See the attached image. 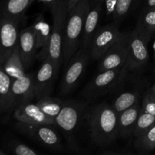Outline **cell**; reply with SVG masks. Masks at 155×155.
Listing matches in <instances>:
<instances>
[{"mask_svg":"<svg viewBox=\"0 0 155 155\" xmlns=\"http://www.w3.org/2000/svg\"><path fill=\"white\" fill-rule=\"evenodd\" d=\"M89 123L91 137L96 145L107 146L118 137V114L106 102L92 109Z\"/></svg>","mask_w":155,"mask_h":155,"instance_id":"obj_1","label":"cell"},{"mask_svg":"<svg viewBox=\"0 0 155 155\" xmlns=\"http://www.w3.org/2000/svg\"><path fill=\"white\" fill-rule=\"evenodd\" d=\"M90 8V0H80L71 10L68 11L64 29L63 63L65 65L79 49L85 20Z\"/></svg>","mask_w":155,"mask_h":155,"instance_id":"obj_2","label":"cell"},{"mask_svg":"<svg viewBox=\"0 0 155 155\" xmlns=\"http://www.w3.org/2000/svg\"><path fill=\"white\" fill-rule=\"evenodd\" d=\"M49 8L53 19V26L49 42L46 47L37 54L36 58L42 61L45 58H48L54 63L57 71H59L63 62L62 46L64 29L68 14V0H61Z\"/></svg>","mask_w":155,"mask_h":155,"instance_id":"obj_3","label":"cell"},{"mask_svg":"<svg viewBox=\"0 0 155 155\" xmlns=\"http://www.w3.org/2000/svg\"><path fill=\"white\" fill-rule=\"evenodd\" d=\"M127 67L129 71L140 70L146 65L149 58L148 39H145L137 29L124 33Z\"/></svg>","mask_w":155,"mask_h":155,"instance_id":"obj_4","label":"cell"},{"mask_svg":"<svg viewBox=\"0 0 155 155\" xmlns=\"http://www.w3.org/2000/svg\"><path fill=\"white\" fill-rule=\"evenodd\" d=\"M129 71L127 66L116 69L101 71L86 87L84 96L87 98H95L113 90L124 80Z\"/></svg>","mask_w":155,"mask_h":155,"instance_id":"obj_5","label":"cell"},{"mask_svg":"<svg viewBox=\"0 0 155 155\" xmlns=\"http://www.w3.org/2000/svg\"><path fill=\"white\" fill-rule=\"evenodd\" d=\"M53 127L48 124H28L21 121H18L15 124V128L21 134L48 149L58 151L61 148V143L58 134Z\"/></svg>","mask_w":155,"mask_h":155,"instance_id":"obj_6","label":"cell"},{"mask_svg":"<svg viewBox=\"0 0 155 155\" xmlns=\"http://www.w3.org/2000/svg\"><path fill=\"white\" fill-rule=\"evenodd\" d=\"M89 58V50L83 47H80L75 54L71 57L67 64L66 71L61 83V95L63 96L67 95L76 87L82 75L85 72Z\"/></svg>","mask_w":155,"mask_h":155,"instance_id":"obj_7","label":"cell"},{"mask_svg":"<svg viewBox=\"0 0 155 155\" xmlns=\"http://www.w3.org/2000/svg\"><path fill=\"white\" fill-rule=\"evenodd\" d=\"M21 18L0 12V64L2 65L19 42V23Z\"/></svg>","mask_w":155,"mask_h":155,"instance_id":"obj_8","label":"cell"},{"mask_svg":"<svg viewBox=\"0 0 155 155\" xmlns=\"http://www.w3.org/2000/svg\"><path fill=\"white\" fill-rule=\"evenodd\" d=\"M58 72L48 58L42 60L40 68L33 76V89L36 100L51 95Z\"/></svg>","mask_w":155,"mask_h":155,"instance_id":"obj_9","label":"cell"},{"mask_svg":"<svg viewBox=\"0 0 155 155\" xmlns=\"http://www.w3.org/2000/svg\"><path fill=\"white\" fill-rule=\"evenodd\" d=\"M120 33L119 24L114 22L98 28L92 38L89 48L91 58L99 60L106 51L116 42Z\"/></svg>","mask_w":155,"mask_h":155,"instance_id":"obj_10","label":"cell"},{"mask_svg":"<svg viewBox=\"0 0 155 155\" xmlns=\"http://www.w3.org/2000/svg\"><path fill=\"white\" fill-rule=\"evenodd\" d=\"M86 105L75 101H65L60 113L55 117V125L67 133L77 129L83 117Z\"/></svg>","mask_w":155,"mask_h":155,"instance_id":"obj_11","label":"cell"},{"mask_svg":"<svg viewBox=\"0 0 155 155\" xmlns=\"http://www.w3.org/2000/svg\"><path fill=\"white\" fill-rule=\"evenodd\" d=\"M124 66H127V50L124 33L121 32L116 42L100 58L98 71L101 72Z\"/></svg>","mask_w":155,"mask_h":155,"instance_id":"obj_12","label":"cell"},{"mask_svg":"<svg viewBox=\"0 0 155 155\" xmlns=\"http://www.w3.org/2000/svg\"><path fill=\"white\" fill-rule=\"evenodd\" d=\"M33 74H26L19 79L12 80L11 90V110L20 104L31 101L34 96Z\"/></svg>","mask_w":155,"mask_h":155,"instance_id":"obj_13","label":"cell"},{"mask_svg":"<svg viewBox=\"0 0 155 155\" xmlns=\"http://www.w3.org/2000/svg\"><path fill=\"white\" fill-rule=\"evenodd\" d=\"M14 117L18 121L28 124H48L56 126L54 118L47 116L36 104L31 101L20 104L15 108Z\"/></svg>","mask_w":155,"mask_h":155,"instance_id":"obj_14","label":"cell"},{"mask_svg":"<svg viewBox=\"0 0 155 155\" xmlns=\"http://www.w3.org/2000/svg\"><path fill=\"white\" fill-rule=\"evenodd\" d=\"M102 2L95 0H92V2H90V8L85 20L80 47L89 50L92 38L98 29V25L102 12Z\"/></svg>","mask_w":155,"mask_h":155,"instance_id":"obj_15","label":"cell"},{"mask_svg":"<svg viewBox=\"0 0 155 155\" xmlns=\"http://www.w3.org/2000/svg\"><path fill=\"white\" fill-rule=\"evenodd\" d=\"M18 47L24 68L25 70L28 69L35 58H36V51L38 49L36 36L31 26L20 32Z\"/></svg>","mask_w":155,"mask_h":155,"instance_id":"obj_16","label":"cell"},{"mask_svg":"<svg viewBox=\"0 0 155 155\" xmlns=\"http://www.w3.org/2000/svg\"><path fill=\"white\" fill-rule=\"evenodd\" d=\"M142 110L140 101L118 114V137L127 138L134 133L135 127Z\"/></svg>","mask_w":155,"mask_h":155,"instance_id":"obj_17","label":"cell"},{"mask_svg":"<svg viewBox=\"0 0 155 155\" xmlns=\"http://www.w3.org/2000/svg\"><path fill=\"white\" fill-rule=\"evenodd\" d=\"M2 68L12 80L19 79L26 75L25 68L21 60L18 45L6 59L2 64Z\"/></svg>","mask_w":155,"mask_h":155,"instance_id":"obj_18","label":"cell"},{"mask_svg":"<svg viewBox=\"0 0 155 155\" xmlns=\"http://www.w3.org/2000/svg\"><path fill=\"white\" fill-rule=\"evenodd\" d=\"M31 27L36 36L37 48L44 49L49 42L51 29L42 14L36 15Z\"/></svg>","mask_w":155,"mask_h":155,"instance_id":"obj_19","label":"cell"},{"mask_svg":"<svg viewBox=\"0 0 155 155\" xmlns=\"http://www.w3.org/2000/svg\"><path fill=\"white\" fill-rule=\"evenodd\" d=\"M136 29L148 41L155 36V7L144 9Z\"/></svg>","mask_w":155,"mask_h":155,"instance_id":"obj_20","label":"cell"},{"mask_svg":"<svg viewBox=\"0 0 155 155\" xmlns=\"http://www.w3.org/2000/svg\"><path fill=\"white\" fill-rule=\"evenodd\" d=\"M12 80L0 64V114L11 110Z\"/></svg>","mask_w":155,"mask_h":155,"instance_id":"obj_21","label":"cell"},{"mask_svg":"<svg viewBox=\"0 0 155 155\" xmlns=\"http://www.w3.org/2000/svg\"><path fill=\"white\" fill-rule=\"evenodd\" d=\"M34 0H6L0 12L14 18H21Z\"/></svg>","mask_w":155,"mask_h":155,"instance_id":"obj_22","label":"cell"},{"mask_svg":"<svg viewBox=\"0 0 155 155\" xmlns=\"http://www.w3.org/2000/svg\"><path fill=\"white\" fill-rule=\"evenodd\" d=\"M64 101L60 98H52L48 95L37 100L36 104L47 116L55 119L63 107Z\"/></svg>","mask_w":155,"mask_h":155,"instance_id":"obj_23","label":"cell"},{"mask_svg":"<svg viewBox=\"0 0 155 155\" xmlns=\"http://www.w3.org/2000/svg\"><path fill=\"white\" fill-rule=\"evenodd\" d=\"M139 98H140V94L138 91L123 92L117 97L111 106L117 114H120L140 101Z\"/></svg>","mask_w":155,"mask_h":155,"instance_id":"obj_24","label":"cell"},{"mask_svg":"<svg viewBox=\"0 0 155 155\" xmlns=\"http://www.w3.org/2000/svg\"><path fill=\"white\" fill-rule=\"evenodd\" d=\"M135 146L136 149L144 153L151 152L155 149V124L136 137Z\"/></svg>","mask_w":155,"mask_h":155,"instance_id":"obj_25","label":"cell"},{"mask_svg":"<svg viewBox=\"0 0 155 155\" xmlns=\"http://www.w3.org/2000/svg\"><path fill=\"white\" fill-rule=\"evenodd\" d=\"M140 0H117L114 12L113 14L114 22L117 24L120 23L127 17L129 12Z\"/></svg>","mask_w":155,"mask_h":155,"instance_id":"obj_26","label":"cell"},{"mask_svg":"<svg viewBox=\"0 0 155 155\" xmlns=\"http://www.w3.org/2000/svg\"><path fill=\"white\" fill-rule=\"evenodd\" d=\"M154 124L155 116L144 111L143 110H141L139 117H138L137 121H136L133 136L137 137L139 135L142 134L145 131L149 130Z\"/></svg>","mask_w":155,"mask_h":155,"instance_id":"obj_27","label":"cell"},{"mask_svg":"<svg viewBox=\"0 0 155 155\" xmlns=\"http://www.w3.org/2000/svg\"><path fill=\"white\" fill-rule=\"evenodd\" d=\"M142 110L155 116V93L151 89L146 92L143 97Z\"/></svg>","mask_w":155,"mask_h":155,"instance_id":"obj_28","label":"cell"},{"mask_svg":"<svg viewBox=\"0 0 155 155\" xmlns=\"http://www.w3.org/2000/svg\"><path fill=\"white\" fill-rule=\"evenodd\" d=\"M10 150L17 155H36L39 154L37 151L33 148L19 142H12L10 143Z\"/></svg>","mask_w":155,"mask_h":155,"instance_id":"obj_29","label":"cell"},{"mask_svg":"<svg viewBox=\"0 0 155 155\" xmlns=\"http://www.w3.org/2000/svg\"><path fill=\"white\" fill-rule=\"evenodd\" d=\"M106 8V13L107 16H113L115 8H116L117 0H104Z\"/></svg>","mask_w":155,"mask_h":155,"instance_id":"obj_30","label":"cell"},{"mask_svg":"<svg viewBox=\"0 0 155 155\" xmlns=\"http://www.w3.org/2000/svg\"><path fill=\"white\" fill-rule=\"evenodd\" d=\"M155 7V0H146L145 4V8L144 9L151 8Z\"/></svg>","mask_w":155,"mask_h":155,"instance_id":"obj_31","label":"cell"},{"mask_svg":"<svg viewBox=\"0 0 155 155\" xmlns=\"http://www.w3.org/2000/svg\"><path fill=\"white\" fill-rule=\"evenodd\" d=\"M79 1H80V0H68V11L71 10V9L77 4V2H78Z\"/></svg>","mask_w":155,"mask_h":155,"instance_id":"obj_32","label":"cell"},{"mask_svg":"<svg viewBox=\"0 0 155 155\" xmlns=\"http://www.w3.org/2000/svg\"><path fill=\"white\" fill-rule=\"evenodd\" d=\"M153 49H154V58H155V39H154V44H153Z\"/></svg>","mask_w":155,"mask_h":155,"instance_id":"obj_33","label":"cell"},{"mask_svg":"<svg viewBox=\"0 0 155 155\" xmlns=\"http://www.w3.org/2000/svg\"><path fill=\"white\" fill-rule=\"evenodd\" d=\"M151 90H152L153 92H154V93H155V83H154V86H152V88H151Z\"/></svg>","mask_w":155,"mask_h":155,"instance_id":"obj_34","label":"cell"},{"mask_svg":"<svg viewBox=\"0 0 155 155\" xmlns=\"http://www.w3.org/2000/svg\"><path fill=\"white\" fill-rule=\"evenodd\" d=\"M6 153H5L4 151H2V150H0V155H5Z\"/></svg>","mask_w":155,"mask_h":155,"instance_id":"obj_35","label":"cell"},{"mask_svg":"<svg viewBox=\"0 0 155 155\" xmlns=\"http://www.w3.org/2000/svg\"><path fill=\"white\" fill-rule=\"evenodd\" d=\"M95 1H98V2H104V0H95Z\"/></svg>","mask_w":155,"mask_h":155,"instance_id":"obj_36","label":"cell"}]
</instances>
